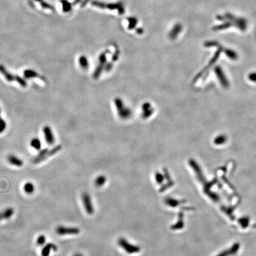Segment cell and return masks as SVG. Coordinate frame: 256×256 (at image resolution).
I'll return each instance as SVG.
<instances>
[{
	"instance_id": "31",
	"label": "cell",
	"mask_w": 256,
	"mask_h": 256,
	"mask_svg": "<svg viewBox=\"0 0 256 256\" xmlns=\"http://www.w3.org/2000/svg\"><path fill=\"white\" fill-rule=\"evenodd\" d=\"M73 256H84L81 253H75L74 255H73Z\"/></svg>"
},
{
	"instance_id": "25",
	"label": "cell",
	"mask_w": 256,
	"mask_h": 256,
	"mask_svg": "<svg viewBox=\"0 0 256 256\" xmlns=\"http://www.w3.org/2000/svg\"><path fill=\"white\" fill-rule=\"evenodd\" d=\"M120 3H115V4H105V8H108L110 10H115L119 8V7L120 6Z\"/></svg>"
},
{
	"instance_id": "8",
	"label": "cell",
	"mask_w": 256,
	"mask_h": 256,
	"mask_svg": "<svg viewBox=\"0 0 256 256\" xmlns=\"http://www.w3.org/2000/svg\"><path fill=\"white\" fill-rule=\"evenodd\" d=\"M0 73L3 76V77L5 78V79L8 81V82H13L16 81V78L17 75H13L11 73H10L6 68L0 64Z\"/></svg>"
},
{
	"instance_id": "5",
	"label": "cell",
	"mask_w": 256,
	"mask_h": 256,
	"mask_svg": "<svg viewBox=\"0 0 256 256\" xmlns=\"http://www.w3.org/2000/svg\"><path fill=\"white\" fill-rule=\"evenodd\" d=\"M214 71L217 78L221 84L222 86L225 88H228L229 86V83L222 68L219 66H217L214 68Z\"/></svg>"
},
{
	"instance_id": "13",
	"label": "cell",
	"mask_w": 256,
	"mask_h": 256,
	"mask_svg": "<svg viewBox=\"0 0 256 256\" xmlns=\"http://www.w3.org/2000/svg\"><path fill=\"white\" fill-rule=\"evenodd\" d=\"M182 30V26L180 24H177L174 26L172 30L169 34V37L171 39H175L176 38L179 33Z\"/></svg>"
},
{
	"instance_id": "29",
	"label": "cell",
	"mask_w": 256,
	"mask_h": 256,
	"mask_svg": "<svg viewBox=\"0 0 256 256\" xmlns=\"http://www.w3.org/2000/svg\"><path fill=\"white\" fill-rule=\"evenodd\" d=\"M205 46L206 47L217 46H219V43L218 42H214V41H211V42H208L205 43Z\"/></svg>"
},
{
	"instance_id": "17",
	"label": "cell",
	"mask_w": 256,
	"mask_h": 256,
	"mask_svg": "<svg viewBox=\"0 0 256 256\" xmlns=\"http://www.w3.org/2000/svg\"><path fill=\"white\" fill-rule=\"evenodd\" d=\"M106 177L103 175H100L96 178L94 181V184L96 186L98 187H102L106 183Z\"/></svg>"
},
{
	"instance_id": "28",
	"label": "cell",
	"mask_w": 256,
	"mask_h": 256,
	"mask_svg": "<svg viewBox=\"0 0 256 256\" xmlns=\"http://www.w3.org/2000/svg\"><path fill=\"white\" fill-rule=\"evenodd\" d=\"M248 79L252 82L256 83V72H253L250 74L248 76Z\"/></svg>"
},
{
	"instance_id": "27",
	"label": "cell",
	"mask_w": 256,
	"mask_h": 256,
	"mask_svg": "<svg viewBox=\"0 0 256 256\" xmlns=\"http://www.w3.org/2000/svg\"><path fill=\"white\" fill-rule=\"evenodd\" d=\"M99 62H100V64L104 65L106 62V53H103L100 55L99 57Z\"/></svg>"
},
{
	"instance_id": "16",
	"label": "cell",
	"mask_w": 256,
	"mask_h": 256,
	"mask_svg": "<svg viewBox=\"0 0 256 256\" xmlns=\"http://www.w3.org/2000/svg\"><path fill=\"white\" fill-rule=\"evenodd\" d=\"M78 63L80 66L84 69H87L89 67V62L85 56H80L78 59Z\"/></svg>"
},
{
	"instance_id": "18",
	"label": "cell",
	"mask_w": 256,
	"mask_h": 256,
	"mask_svg": "<svg viewBox=\"0 0 256 256\" xmlns=\"http://www.w3.org/2000/svg\"><path fill=\"white\" fill-rule=\"evenodd\" d=\"M225 53L226 55L232 60H235L238 58V54L231 49H226L225 50Z\"/></svg>"
},
{
	"instance_id": "12",
	"label": "cell",
	"mask_w": 256,
	"mask_h": 256,
	"mask_svg": "<svg viewBox=\"0 0 256 256\" xmlns=\"http://www.w3.org/2000/svg\"><path fill=\"white\" fill-rule=\"evenodd\" d=\"M53 250L54 251H57L58 250V247L57 246L53 244V243H48L46 245H45L42 249L41 251V255L42 256H49L50 253V251Z\"/></svg>"
},
{
	"instance_id": "6",
	"label": "cell",
	"mask_w": 256,
	"mask_h": 256,
	"mask_svg": "<svg viewBox=\"0 0 256 256\" xmlns=\"http://www.w3.org/2000/svg\"><path fill=\"white\" fill-rule=\"evenodd\" d=\"M43 132L46 143L49 145H53L55 142V136L51 127L49 126H44L43 128Z\"/></svg>"
},
{
	"instance_id": "10",
	"label": "cell",
	"mask_w": 256,
	"mask_h": 256,
	"mask_svg": "<svg viewBox=\"0 0 256 256\" xmlns=\"http://www.w3.org/2000/svg\"><path fill=\"white\" fill-rule=\"evenodd\" d=\"M14 213V209L12 207H8L0 212V222L10 219Z\"/></svg>"
},
{
	"instance_id": "3",
	"label": "cell",
	"mask_w": 256,
	"mask_h": 256,
	"mask_svg": "<svg viewBox=\"0 0 256 256\" xmlns=\"http://www.w3.org/2000/svg\"><path fill=\"white\" fill-rule=\"evenodd\" d=\"M115 102L118 111V113L120 118L123 119H127L131 116L132 112L131 110L124 106L122 101L120 99H116Z\"/></svg>"
},
{
	"instance_id": "14",
	"label": "cell",
	"mask_w": 256,
	"mask_h": 256,
	"mask_svg": "<svg viewBox=\"0 0 256 256\" xmlns=\"http://www.w3.org/2000/svg\"><path fill=\"white\" fill-rule=\"evenodd\" d=\"M23 190L26 193L29 194H31L34 192L35 186L33 183H31L30 181H28V182H26V183L24 184V187H23Z\"/></svg>"
},
{
	"instance_id": "19",
	"label": "cell",
	"mask_w": 256,
	"mask_h": 256,
	"mask_svg": "<svg viewBox=\"0 0 256 256\" xmlns=\"http://www.w3.org/2000/svg\"><path fill=\"white\" fill-rule=\"evenodd\" d=\"M227 140V136L224 135H221L218 136H217L215 140H214V143L216 145H222L224 144L226 142Z\"/></svg>"
},
{
	"instance_id": "22",
	"label": "cell",
	"mask_w": 256,
	"mask_h": 256,
	"mask_svg": "<svg viewBox=\"0 0 256 256\" xmlns=\"http://www.w3.org/2000/svg\"><path fill=\"white\" fill-rule=\"evenodd\" d=\"M103 70V65L101 64H100L99 65H98V66L96 69L94 74H93L94 78H95V79L98 78L100 77V76L101 75Z\"/></svg>"
},
{
	"instance_id": "23",
	"label": "cell",
	"mask_w": 256,
	"mask_h": 256,
	"mask_svg": "<svg viewBox=\"0 0 256 256\" xmlns=\"http://www.w3.org/2000/svg\"><path fill=\"white\" fill-rule=\"evenodd\" d=\"M127 20H128V22H129V26H128V27H129V29H134L136 26V23L138 22L137 19H135V18H134V17L128 18Z\"/></svg>"
},
{
	"instance_id": "21",
	"label": "cell",
	"mask_w": 256,
	"mask_h": 256,
	"mask_svg": "<svg viewBox=\"0 0 256 256\" xmlns=\"http://www.w3.org/2000/svg\"><path fill=\"white\" fill-rule=\"evenodd\" d=\"M46 241V236L45 235H43V234L40 235L37 238V240H36V244L39 246H42L45 245Z\"/></svg>"
},
{
	"instance_id": "24",
	"label": "cell",
	"mask_w": 256,
	"mask_h": 256,
	"mask_svg": "<svg viewBox=\"0 0 256 256\" xmlns=\"http://www.w3.org/2000/svg\"><path fill=\"white\" fill-rule=\"evenodd\" d=\"M234 255V254L233 251H232L231 248H230L228 250H225V251L221 252L217 256H229V255Z\"/></svg>"
},
{
	"instance_id": "33",
	"label": "cell",
	"mask_w": 256,
	"mask_h": 256,
	"mask_svg": "<svg viewBox=\"0 0 256 256\" xmlns=\"http://www.w3.org/2000/svg\"><path fill=\"white\" fill-rule=\"evenodd\" d=\"M1 108H0V120L3 119V118L1 117Z\"/></svg>"
},
{
	"instance_id": "32",
	"label": "cell",
	"mask_w": 256,
	"mask_h": 256,
	"mask_svg": "<svg viewBox=\"0 0 256 256\" xmlns=\"http://www.w3.org/2000/svg\"><path fill=\"white\" fill-rule=\"evenodd\" d=\"M137 32L139 33V34H141V33H142V32H143V30H142V29H139L137 30Z\"/></svg>"
},
{
	"instance_id": "30",
	"label": "cell",
	"mask_w": 256,
	"mask_h": 256,
	"mask_svg": "<svg viewBox=\"0 0 256 256\" xmlns=\"http://www.w3.org/2000/svg\"><path fill=\"white\" fill-rule=\"evenodd\" d=\"M155 177H156V180H157L158 183H161V182L162 181L163 178H162V175H161L160 174L158 173L157 174H156V176H155Z\"/></svg>"
},
{
	"instance_id": "9",
	"label": "cell",
	"mask_w": 256,
	"mask_h": 256,
	"mask_svg": "<svg viewBox=\"0 0 256 256\" xmlns=\"http://www.w3.org/2000/svg\"><path fill=\"white\" fill-rule=\"evenodd\" d=\"M119 244L122 246L123 248H124L126 251V252L129 253H135L139 252V248L138 247L129 244L124 239H120L119 240Z\"/></svg>"
},
{
	"instance_id": "1",
	"label": "cell",
	"mask_w": 256,
	"mask_h": 256,
	"mask_svg": "<svg viewBox=\"0 0 256 256\" xmlns=\"http://www.w3.org/2000/svg\"><path fill=\"white\" fill-rule=\"evenodd\" d=\"M62 149V146L61 145H58L56 146V147H53L51 150H49L48 148H44L42 150L38 153V154L32 159V163H33L34 164H39L44 161L45 160L47 159L49 157L58 153Z\"/></svg>"
},
{
	"instance_id": "4",
	"label": "cell",
	"mask_w": 256,
	"mask_h": 256,
	"mask_svg": "<svg viewBox=\"0 0 256 256\" xmlns=\"http://www.w3.org/2000/svg\"><path fill=\"white\" fill-rule=\"evenodd\" d=\"M82 202L83 204V206L84 207L85 211L88 215H93L94 210L92 200L89 193L87 192H84L82 194Z\"/></svg>"
},
{
	"instance_id": "20",
	"label": "cell",
	"mask_w": 256,
	"mask_h": 256,
	"mask_svg": "<svg viewBox=\"0 0 256 256\" xmlns=\"http://www.w3.org/2000/svg\"><path fill=\"white\" fill-rule=\"evenodd\" d=\"M249 222L250 219L247 217H243L239 219V223L243 228H245L248 226Z\"/></svg>"
},
{
	"instance_id": "15",
	"label": "cell",
	"mask_w": 256,
	"mask_h": 256,
	"mask_svg": "<svg viewBox=\"0 0 256 256\" xmlns=\"http://www.w3.org/2000/svg\"><path fill=\"white\" fill-rule=\"evenodd\" d=\"M30 145L33 148L35 149L36 150H37V151L41 150V147H42L41 141H40V139L39 138H33L31 140Z\"/></svg>"
},
{
	"instance_id": "26",
	"label": "cell",
	"mask_w": 256,
	"mask_h": 256,
	"mask_svg": "<svg viewBox=\"0 0 256 256\" xmlns=\"http://www.w3.org/2000/svg\"><path fill=\"white\" fill-rule=\"evenodd\" d=\"M6 126H7L6 122L3 119L0 120V134L3 133L6 130Z\"/></svg>"
},
{
	"instance_id": "11",
	"label": "cell",
	"mask_w": 256,
	"mask_h": 256,
	"mask_svg": "<svg viewBox=\"0 0 256 256\" xmlns=\"http://www.w3.org/2000/svg\"><path fill=\"white\" fill-rule=\"evenodd\" d=\"M7 161L11 165L18 167H22L24 164L22 159L13 154H10L8 156Z\"/></svg>"
},
{
	"instance_id": "2",
	"label": "cell",
	"mask_w": 256,
	"mask_h": 256,
	"mask_svg": "<svg viewBox=\"0 0 256 256\" xmlns=\"http://www.w3.org/2000/svg\"><path fill=\"white\" fill-rule=\"evenodd\" d=\"M55 232L59 235H77L80 233V229L78 227L59 225L56 228Z\"/></svg>"
},
{
	"instance_id": "7",
	"label": "cell",
	"mask_w": 256,
	"mask_h": 256,
	"mask_svg": "<svg viewBox=\"0 0 256 256\" xmlns=\"http://www.w3.org/2000/svg\"><path fill=\"white\" fill-rule=\"evenodd\" d=\"M23 76L27 79H31V78H38L41 79L43 81H46V78L44 77H43L42 76L40 75L38 72H37L34 70L30 69H25L23 71Z\"/></svg>"
}]
</instances>
